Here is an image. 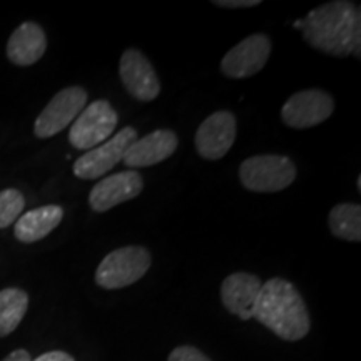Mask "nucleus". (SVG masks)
Segmentation results:
<instances>
[{
    "instance_id": "1",
    "label": "nucleus",
    "mask_w": 361,
    "mask_h": 361,
    "mask_svg": "<svg viewBox=\"0 0 361 361\" xmlns=\"http://www.w3.org/2000/svg\"><path fill=\"white\" fill-rule=\"evenodd\" d=\"M303 39L314 51L328 56L346 57L361 54V13L360 7L346 0L323 4L303 19Z\"/></svg>"
},
{
    "instance_id": "2",
    "label": "nucleus",
    "mask_w": 361,
    "mask_h": 361,
    "mask_svg": "<svg viewBox=\"0 0 361 361\" xmlns=\"http://www.w3.org/2000/svg\"><path fill=\"white\" fill-rule=\"evenodd\" d=\"M251 318L284 341H300L310 333L308 308L296 286L283 278L263 283Z\"/></svg>"
},
{
    "instance_id": "3",
    "label": "nucleus",
    "mask_w": 361,
    "mask_h": 361,
    "mask_svg": "<svg viewBox=\"0 0 361 361\" xmlns=\"http://www.w3.org/2000/svg\"><path fill=\"white\" fill-rule=\"evenodd\" d=\"M296 179V166L288 156L259 154L247 157L239 168V180L247 191L278 192Z\"/></svg>"
},
{
    "instance_id": "4",
    "label": "nucleus",
    "mask_w": 361,
    "mask_h": 361,
    "mask_svg": "<svg viewBox=\"0 0 361 361\" xmlns=\"http://www.w3.org/2000/svg\"><path fill=\"white\" fill-rule=\"evenodd\" d=\"M151 252L142 246H124L109 252L96 271L97 286L121 290L139 281L151 268Z\"/></svg>"
},
{
    "instance_id": "5",
    "label": "nucleus",
    "mask_w": 361,
    "mask_h": 361,
    "mask_svg": "<svg viewBox=\"0 0 361 361\" xmlns=\"http://www.w3.org/2000/svg\"><path fill=\"white\" fill-rule=\"evenodd\" d=\"M117 121L119 117L109 102L104 99L90 102L75 117L69 130V142L79 151H90L111 137Z\"/></svg>"
},
{
    "instance_id": "6",
    "label": "nucleus",
    "mask_w": 361,
    "mask_h": 361,
    "mask_svg": "<svg viewBox=\"0 0 361 361\" xmlns=\"http://www.w3.org/2000/svg\"><path fill=\"white\" fill-rule=\"evenodd\" d=\"M87 106V92L79 85L62 89L44 107L34 124V133L39 139H49L69 128L84 107Z\"/></svg>"
},
{
    "instance_id": "7",
    "label": "nucleus",
    "mask_w": 361,
    "mask_h": 361,
    "mask_svg": "<svg viewBox=\"0 0 361 361\" xmlns=\"http://www.w3.org/2000/svg\"><path fill=\"white\" fill-rule=\"evenodd\" d=\"M135 139H137V130L128 126V128L121 129L109 141L102 142L101 146L90 149L80 156L74 162L72 171L79 179H99L124 159L126 151Z\"/></svg>"
},
{
    "instance_id": "8",
    "label": "nucleus",
    "mask_w": 361,
    "mask_h": 361,
    "mask_svg": "<svg viewBox=\"0 0 361 361\" xmlns=\"http://www.w3.org/2000/svg\"><path fill=\"white\" fill-rule=\"evenodd\" d=\"M335 111V101L322 89H306L284 102L281 119L288 128L308 129L324 123Z\"/></svg>"
},
{
    "instance_id": "9",
    "label": "nucleus",
    "mask_w": 361,
    "mask_h": 361,
    "mask_svg": "<svg viewBox=\"0 0 361 361\" xmlns=\"http://www.w3.org/2000/svg\"><path fill=\"white\" fill-rule=\"evenodd\" d=\"M271 40L264 34H252L229 51L221 61V72L229 79H246L258 74L268 62Z\"/></svg>"
},
{
    "instance_id": "10",
    "label": "nucleus",
    "mask_w": 361,
    "mask_h": 361,
    "mask_svg": "<svg viewBox=\"0 0 361 361\" xmlns=\"http://www.w3.org/2000/svg\"><path fill=\"white\" fill-rule=\"evenodd\" d=\"M236 117L229 111H218L211 114L197 128L196 149L202 159L218 161L228 154L236 141Z\"/></svg>"
},
{
    "instance_id": "11",
    "label": "nucleus",
    "mask_w": 361,
    "mask_h": 361,
    "mask_svg": "<svg viewBox=\"0 0 361 361\" xmlns=\"http://www.w3.org/2000/svg\"><path fill=\"white\" fill-rule=\"evenodd\" d=\"M119 75L124 87L134 99L151 102L159 96L161 82L149 59L137 49H128L119 62Z\"/></svg>"
},
{
    "instance_id": "12",
    "label": "nucleus",
    "mask_w": 361,
    "mask_h": 361,
    "mask_svg": "<svg viewBox=\"0 0 361 361\" xmlns=\"http://www.w3.org/2000/svg\"><path fill=\"white\" fill-rule=\"evenodd\" d=\"M142 188V178L137 171H123L99 180L89 194V204L96 213H106L112 207L137 197Z\"/></svg>"
},
{
    "instance_id": "13",
    "label": "nucleus",
    "mask_w": 361,
    "mask_h": 361,
    "mask_svg": "<svg viewBox=\"0 0 361 361\" xmlns=\"http://www.w3.org/2000/svg\"><path fill=\"white\" fill-rule=\"evenodd\" d=\"M176 149L178 135L169 129H159L135 139L126 151L123 161L128 168H151L173 156Z\"/></svg>"
},
{
    "instance_id": "14",
    "label": "nucleus",
    "mask_w": 361,
    "mask_h": 361,
    "mask_svg": "<svg viewBox=\"0 0 361 361\" xmlns=\"http://www.w3.org/2000/svg\"><path fill=\"white\" fill-rule=\"evenodd\" d=\"M261 279L251 273H233L221 284V301L229 313L243 322L251 319L261 291Z\"/></svg>"
},
{
    "instance_id": "15",
    "label": "nucleus",
    "mask_w": 361,
    "mask_h": 361,
    "mask_svg": "<svg viewBox=\"0 0 361 361\" xmlns=\"http://www.w3.org/2000/svg\"><path fill=\"white\" fill-rule=\"evenodd\" d=\"M47 49L42 27L35 22H24L13 30L7 42V57L12 64L27 67L40 61Z\"/></svg>"
},
{
    "instance_id": "16",
    "label": "nucleus",
    "mask_w": 361,
    "mask_h": 361,
    "mask_svg": "<svg viewBox=\"0 0 361 361\" xmlns=\"http://www.w3.org/2000/svg\"><path fill=\"white\" fill-rule=\"evenodd\" d=\"M62 218H64V209L61 206L49 204L35 207L16 221L13 234L20 243L30 245V243L40 241L47 234H51L61 224Z\"/></svg>"
},
{
    "instance_id": "17",
    "label": "nucleus",
    "mask_w": 361,
    "mask_h": 361,
    "mask_svg": "<svg viewBox=\"0 0 361 361\" xmlns=\"http://www.w3.org/2000/svg\"><path fill=\"white\" fill-rule=\"evenodd\" d=\"M29 308V295L19 288L0 291V338L8 336L19 326Z\"/></svg>"
},
{
    "instance_id": "18",
    "label": "nucleus",
    "mask_w": 361,
    "mask_h": 361,
    "mask_svg": "<svg viewBox=\"0 0 361 361\" xmlns=\"http://www.w3.org/2000/svg\"><path fill=\"white\" fill-rule=\"evenodd\" d=\"M328 224L333 236L343 241H361V207L355 202H341L331 209Z\"/></svg>"
},
{
    "instance_id": "19",
    "label": "nucleus",
    "mask_w": 361,
    "mask_h": 361,
    "mask_svg": "<svg viewBox=\"0 0 361 361\" xmlns=\"http://www.w3.org/2000/svg\"><path fill=\"white\" fill-rule=\"evenodd\" d=\"M25 200L17 189H6L0 191V229L8 228L20 218Z\"/></svg>"
},
{
    "instance_id": "20",
    "label": "nucleus",
    "mask_w": 361,
    "mask_h": 361,
    "mask_svg": "<svg viewBox=\"0 0 361 361\" xmlns=\"http://www.w3.org/2000/svg\"><path fill=\"white\" fill-rule=\"evenodd\" d=\"M168 361H211L201 350L184 345L171 351Z\"/></svg>"
},
{
    "instance_id": "21",
    "label": "nucleus",
    "mask_w": 361,
    "mask_h": 361,
    "mask_svg": "<svg viewBox=\"0 0 361 361\" xmlns=\"http://www.w3.org/2000/svg\"><path fill=\"white\" fill-rule=\"evenodd\" d=\"M214 6L224 8H247L259 6V0H214Z\"/></svg>"
},
{
    "instance_id": "22",
    "label": "nucleus",
    "mask_w": 361,
    "mask_h": 361,
    "mask_svg": "<svg viewBox=\"0 0 361 361\" xmlns=\"http://www.w3.org/2000/svg\"><path fill=\"white\" fill-rule=\"evenodd\" d=\"M32 361H75L69 353L66 351H49V353H44L37 356V358Z\"/></svg>"
},
{
    "instance_id": "23",
    "label": "nucleus",
    "mask_w": 361,
    "mask_h": 361,
    "mask_svg": "<svg viewBox=\"0 0 361 361\" xmlns=\"http://www.w3.org/2000/svg\"><path fill=\"white\" fill-rule=\"evenodd\" d=\"M2 361H32V358H30L29 351L27 350H16V351H12L7 358H4Z\"/></svg>"
},
{
    "instance_id": "24",
    "label": "nucleus",
    "mask_w": 361,
    "mask_h": 361,
    "mask_svg": "<svg viewBox=\"0 0 361 361\" xmlns=\"http://www.w3.org/2000/svg\"><path fill=\"white\" fill-rule=\"evenodd\" d=\"M293 27H295V29H301V27H303V20L301 19H298L295 24H293Z\"/></svg>"
},
{
    "instance_id": "25",
    "label": "nucleus",
    "mask_w": 361,
    "mask_h": 361,
    "mask_svg": "<svg viewBox=\"0 0 361 361\" xmlns=\"http://www.w3.org/2000/svg\"><path fill=\"white\" fill-rule=\"evenodd\" d=\"M356 188H358V191L361 189V178H358V183H356Z\"/></svg>"
}]
</instances>
